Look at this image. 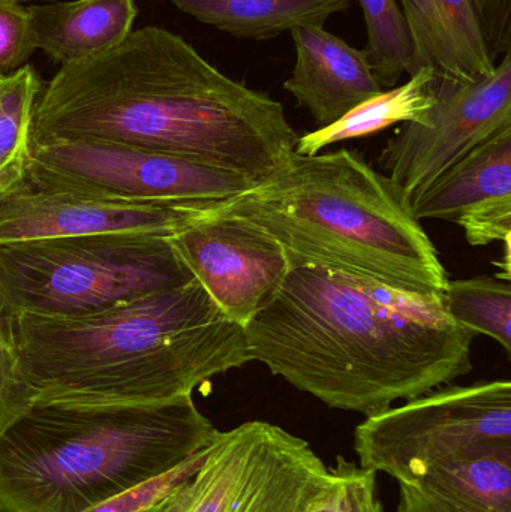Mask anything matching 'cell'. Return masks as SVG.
<instances>
[{
    "label": "cell",
    "instance_id": "5b68a950",
    "mask_svg": "<svg viewBox=\"0 0 511 512\" xmlns=\"http://www.w3.org/2000/svg\"><path fill=\"white\" fill-rule=\"evenodd\" d=\"M192 396L135 405L33 403L0 435V512H86L206 450Z\"/></svg>",
    "mask_w": 511,
    "mask_h": 512
},
{
    "label": "cell",
    "instance_id": "52a82bcc",
    "mask_svg": "<svg viewBox=\"0 0 511 512\" xmlns=\"http://www.w3.org/2000/svg\"><path fill=\"white\" fill-rule=\"evenodd\" d=\"M354 451L363 469L398 483L456 460L511 454V382L447 384L366 417Z\"/></svg>",
    "mask_w": 511,
    "mask_h": 512
},
{
    "label": "cell",
    "instance_id": "d4e9b609",
    "mask_svg": "<svg viewBox=\"0 0 511 512\" xmlns=\"http://www.w3.org/2000/svg\"><path fill=\"white\" fill-rule=\"evenodd\" d=\"M33 403L32 391L21 378L12 321L0 310V435Z\"/></svg>",
    "mask_w": 511,
    "mask_h": 512
},
{
    "label": "cell",
    "instance_id": "8992f818",
    "mask_svg": "<svg viewBox=\"0 0 511 512\" xmlns=\"http://www.w3.org/2000/svg\"><path fill=\"white\" fill-rule=\"evenodd\" d=\"M192 280L170 237L113 233L0 245V310L9 319L78 318Z\"/></svg>",
    "mask_w": 511,
    "mask_h": 512
},
{
    "label": "cell",
    "instance_id": "603a6c76",
    "mask_svg": "<svg viewBox=\"0 0 511 512\" xmlns=\"http://www.w3.org/2000/svg\"><path fill=\"white\" fill-rule=\"evenodd\" d=\"M330 481L311 512H384L377 474L339 456Z\"/></svg>",
    "mask_w": 511,
    "mask_h": 512
},
{
    "label": "cell",
    "instance_id": "6da1fadb",
    "mask_svg": "<svg viewBox=\"0 0 511 512\" xmlns=\"http://www.w3.org/2000/svg\"><path fill=\"white\" fill-rule=\"evenodd\" d=\"M281 102L219 71L164 27L134 29L42 87L30 143L89 140L179 156L252 182L296 152Z\"/></svg>",
    "mask_w": 511,
    "mask_h": 512
},
{
    "label": "cell",
    "instance_id": "44dd1931",
    "mask_svg": "<svg viewBox=\"0 0 511 512\" xmlns=\"http://www.w3.org/2000/svg\"><path fill=\"white\" fill-rule=\"evenodd\" d=\"M447 315L465 330L485 334L511 352V286L498 277L449 280L441 294Z\"/></svg>",
    "mask_w": 511,
    "mask_h": 512
},
{
    "label": "cell",
    "instance_id": "d6986e66",
    "mask_svg": "<svg viewBox=\"0 0 511 512\" xmlns=\"http://www.w3.org/2000/svg\"><path fill=\"white\" fill-rule=\"evenodd\" d=\"M434 74L422 68L402 86L378 93L345 114L338 122L297 138L296 153L312 156L341 141L368 137L395 123H423L435 102Z\"/></svg>",
    "mask_w": 511,
    "mask_h": 512
},
{
    "label": "cell",
    "instance_id": "2e32d148",
    "mask_svg": "<svg viewBox=\"0 0 511 512\" xmlns=\"http://www.w3.org/2000/svg\"><path fill=\"white\" fill-rule=\"evenodd\" d=\"M36 48L72 65L116 47L134 30L135 0H68L29 6Z\"/></svg>",
    "mask_w": 511,
    "mask_h": 512
},
{
    "label": "cell",
    "instance_id": "3957f363",
    "mask_svg": "<svg viewBox=\"0 0 511 512\" xmlns=\"http://www.w3.org/2000/svg\"><path fill=\"white\" fill-rule=\"evenodd\" d=\"M11 321L35 403L165 402L251 363L245 327L225 318L197 280L92 315Z\"/></svg>",
    "mask_w": 511,
    "mask_h": 512
},
{
    "label": "cell",
    "instance_id": "f1b7e54d",
    "mask_svg": "<svg viewBox=\"0 0 511 512\" xmlns=\"http://www.w3.org/2000/svg\"><path fill=\"white\" fill-rule=\"evenodd\" d=\"M14 2L24 3V2H29V0H14Z\"/></svg>",
    "mask_w": 511,
    "mask_h": 512
},
{
    "label": "cell",
    "instance_id": "7c38bea8",
    "mask_svg": "<svg viewBox=\"0 0 511 512\" xmlns=\"http://www.w3.org/2000/svg\"><path fill=\"white\" fill-rule=\"evenodd\" d=\"M212 204L129 203L24 176L0 194V245L113 233L171 237Z\"/></svg>",
    "mask_w": 511,
    "mask_h": 512
},
{
    "label": "cell",
    "instance_id": "ffe728a7",
    "mask_svg": "<svg viewBox=\"0 0 511 512\" xmlns=\"http://www.w3.org/2000/svg\"><path fill=\"white\" fill-rule=\"evenodd\" d=\"M41 90L32 65L5 75L0 84V194L26 176L33 111Z\"/></svg>",
    "mask_w": 511,
    "mask_h": 512
},
{
    "label": "cell",
    "instance_id": "e0dca14e",
    "mask_svg": "<svg viewBox=\"0 0 511 512\" xmlns=\"http://www.w3.org/2000/svg\"><path fill=\"white\" fill-rule=\"evenodd\" d=\"M398 512H511V454L456 460L399 483Z\"/></svg>",
    "mask_w": 511,
    "mask_h": 512
},
{
    "label": "cell",
    "instance_id": "4fadbf2b",
    "mask_svg": "<svg viewBox=\"0 0 511 512\" xmlns=\"http://www.w3.org/2000/svg\"><path fill=\"white\" fill-rule=\"evenodd\" d=\"M413 215L459 225L471 246L511 237V125L444 171L411 206Z\"/></svg>",
    "mask_w": 511,
    "mask_h": 512
},
{
    "label": "cell",
    "instance_id": "5bb4252c",
    "mask_svg": "<svg viewBox=\"0 0 511 512\" xmlns=\"http://www.w3.org/2000/svg\"><path fill=\"white\" fill-rule=\"evenodd\" d=\"M290 33L296 65L284 89L300 108L311 113L320 128L338 122L357 105L383 92L365 51L351 47L323 26L296 27Z\"/></svg>",
    "mask_w": 511,
    "mask_h": 512
},
{
    "label": "cell",
    "instance_id": "30bf717a",
    "mask_svg": "<svg viewBox=\"0 0 511 512\" xmlns=\"http://www.w3.org/2000/svg\"><path fill=\"white\" fill-rule=\"evenodd\" d=\"M434 105L423 123H405L387 141L378 164L413 206L468 152L511 125V57L474 81L434 77Z\"/></svg>",
    "mask_w": 511,
    "mask_h": 512
},
{
    "label": "cell",
    "instance_id": "ba28073f",
    "mask_svg": "<svg viewBox=\"0 0 511 512\" xmlns=\"http://www.w3.org/2000/svg\"><path fill=\"white\" fill-rule=\"evenodd\" d=\"M329 481L305 439L249 421L219 433L200 471L161 512H311Z\"/></svg>",
    "mask_w": 511,
    "mask_h": 512
},
{
    "label": "cell",
    "instance_id": "9a60e30c",
    "mask_svg": "<svg viewBox=\"0 0 511 512\" xmlns=\"http://www.w3.org/2000/svg\"><path fill=\"white\" fill-rule=\"evenodd\" d=\"M419 69L434 77L474 81L495 71L485 32L471 0H401Z\"/></svg>",
    "mask_w": 511,
    "mask_h": 512
},
{
    "label": "cell",
    "instance_id": "83f0119b",
    "mask_svg": "<svg viewBox=\"0 0 511 512\" xmlns=\"http://www.w3.org/2000/svg\"><path fill=\"white\" fill-rule=\"evenodd\" d=\"M164 504V502H162ZM162 504L159 505V507L153 508V510L147 511V512H161Z\"/></svg>",
    "mask_w": 511,
    "mask_h": 512
},
{
    "label": "cell",
    "instance_id": "ac0fdd59",
    "mask_svg": "<svg viewBox=\"0 0 511 512\" xmlns=\"http://www.w3.org/2000/svg\"><path fill=\"white\" fill-rule=\"evenodd\" d=\"M236 38L266 41L296 27L324 26L353 0H162Z\"/></svg>",
    "mask_w": 511,
    "mask_h": 512
},
{
    "label": "cell",
    "instance_id": "4316f807",
    "mask_svg": "<svg viewBox=\"0 0 511 512\" xmlns=\"http://www.w3.org/2000/svg\"><path fill=\"white\" fill-rule=\"evenodd\" d=\"M485 32L486 44L492 60L510 53L511 0H471Z\"/></svg>",
    "mask_w": 511,
    "mask_h": 512
},
{
    "label": "cell",
    "instance_id": "7402d4cb",
    "mask_svg": "<svg viewBox=\"0 0 511 512\" xmlns=\"http://www.w3.org/2000/svg\"><path fill=\"white\" fill-rule=\"evenodd\" d=\"M368 42L366 59L381 87L396 86L410 72L414 48L404 12L396 0H359Z\"/></svg>",
    "mask_w": 511,
    "mask_h": 512
},
{
    "label": "cell",
    "instance_id": "277c9868",
    "mask_svg": "<svg viewBox=\"0 0 511 512\" xmlns=\"http://www.w3.org/2000/svg\"><path fill=\"white\" fill-rule=\"evenodd\" d=\"M218 207L269 233L291 261L410 294L441 295L450 280L410 204L353 150L294 152L275 176Z\"/></svg>",
    "mask_w": 511,
    "mask_h": 512
},
{
    "label": "cell",
    "instance_id": "7a4b0ae2",
    "mask_svg": "<svg viewBox=\"0 0 511 512\" xmlns=\"http://www.w3.org/2000/svg\"><path fill=\"white\" fill-rule=\"evenodd\" d=\"M288 261L278 294L249 319L245 336L249 361L297 390L371 417L473 369L476 334L447 315L441 295Z\"/></svg>",
    "mask_w": 511,
    "mask_h": 512
},
{
    "label": "cell",
    "instance_id": "8fae6325",
    "mask_svg": "<svg viewBox=\"0 0 511 512\" xmlns=\"http://www.w3.org/2000/svg\"><path fill=\"white\" fill-rule=\"evenodd\" d=\"M219 203L170 240L225 318L245 327L278 294L290 261L278 240Z\"/></svg>",
    "mask_w": 511,
    "mask_h": 512
},
{
    "label": "cell",
    "instance_id": "484cf974",
    "mask_svg": "<svg viewBox=\"0 0 511 512\" xmlns=\"http://www.w3.org/2000/svg\"><path fill=\"white\" fill-rule=\"evenodd\" d=\"M35 50L38 48L29 6L0 0V74H12L27 65Z\"/></svg>",
    "mask_w": 511,
    "mask_h": 512
},
{
    "label": "cell",
    "instance_id": "cb8c5ba5",
    "mask_svg": "<svg viewBox=\"0 0 511 512\" xmlns=\"http://www.w3.org/2000/svg\"><path fill=\"white\" fill-rule=\"evenodd\" d=\"M209 450L210 447H207L206 450L194 454L176 468L156 475L143 483L135 484L125 492L107 499L86 512H147L159 507L165 499L174 495L200 471Z\"/></svg>",
    "mask_w": 511,
    "mask_h": 512
},
{
    "label": "cell",
    "instance_id": "f546056e",
    "mask_svg": "<svg viewBox=\"0 0 511 512\" xmlns=\"http://www.w3.org/2000/svg\"><path fill=\"white\" fill-rule=\"evenodd\" d=\"M3 77H5V75L0 74V84H2Z\"/></svg>",
    "mask_w": 511,
    "mask_h": 512
},
{
    "label": "cell",
    "instance_id": "9c48e42d",
    "mask_svg": "<svg viewBox=\"0 0 511 512\" xmlns=\"http://www.w3.org/2000/svg\"><path fill=\"white\" fill-rule=\"evenodd\" d=\"M27 177L129 203H216L257 186L179 156L89 140L30 143Z\"/></svg>",
    "mask_w": 511,
    "mask_h": 512
}]
</instances>
